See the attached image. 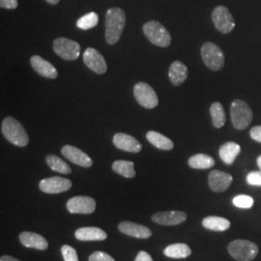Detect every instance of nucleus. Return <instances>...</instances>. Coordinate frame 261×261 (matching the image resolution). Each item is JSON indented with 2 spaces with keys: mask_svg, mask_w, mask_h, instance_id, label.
Returning <instances> with one entry per match:
<instances>
[{
  "mask_svg": "<svg viewBox=\"0 0 261 261\" xmlns=\"http://www.w3.org/2000/svg\"><path fill=\"white\" fill-rule=\"evenodd\" d=\"M126 24L125 12L120 8H111L106 14V40L108 44L115 45L121 38Z\"/></svg>",
  "mask_w": 261,
  "mask_h": 261,
  "instance_id": "1",
  "label": "nucleus"
},
{
  "mask_svg": "<svg viewBox=\"0 0 261 261\" xmlns=\"http://www.w3.org/2000/svg\"><path fill=\"white\" fill-rule=\"evenodd\" d=\"M1 132L4 138L16 146L24 147L29 142L27 130L18 120L13 117H6L2 121Z\"/></svg>",
  "mask_w": 261,
  "mask_h": 261,
  "instance_id": "2",
  "label": "nucleus"
},
{
  "mask_svg": "<svg viewBox=\"0 0 261 261\" xmlns=\"http://www.w3.org/2000/svg\"><path fill=\"white\" fill-rule=\"evenodd\" d=\"M143 33L150 42L161 47H167L171 43L168 29L157 20H150L143 25Z\"/></svg>",
  "mask_w": 261,
  "mask_h": 261,
  "instance_id": "3",
  "label": "nucleus"
},
{
  "mask_svg": "<svg viewBox=\"0 0 261 261\" xmlns=\"http://www.w3.org/2000/svg\"><path fill=\"white\" fill-rule=\"evenodd\" d=\"M229 254L238 261H252L258 254V247L255 243L238 239L230 243L227 247Z\"/></svg>",
  "mask_w": 261,
  "mask_h": 261,
  "instance_id": "4",
  "label": "nucleus"
},
{
  "mask_svg": "<svg viewBox=\"0 0 261 261\" xmlns=\"http://www.w3.org/2000/svg\"><path fill=\"white\" fill-rule=\"evenodd\" d=\"M231 121L237 130L246 129L252 121L253 113L250 106L242 100H234L230 107Z\"/></svg>",
  "mask_w": 261,
  "mask_h": 261,
  "instance_id": "5",
  "label": "nucleus"
},
{
  "mask_svg": "<svg viewBox=\"0 0 261 261\" xmlns=\"http://www.w3.org/2000/svg\"><path fill=\"white\" fill-rule=\"evenodd\" d=\"M202 60L210 70L220 71L224 65V55L222 48L212 42L203 44L200 49Z\"/></svg>",
  "mask_w": 261,
  "mask_h": 261,
  "instance_id": "6",
  "label": "nucleus"
},
{
  "mask_svg": "<svg viewBox=\"0 0 261 261\" xmlns=\"http://www.w3.org/2000/svg\"><path fill=\"white\" fill-rule=\"evenodd\" d=\"M134 95L140 106L145 109H154L158 106V95L149 84L143 82L134 86Z\"/></svg>",
  "mask_w": 261,
  "mask_h": 261,
  "instance_id": "7",
  "label": "nucleus"
},
{
  "mask_svg": "<svg viewBox=\"0 0 261 261\" xmlns=\"http://www.w3.org/2000/svg\"><path fill=\"white\" fill-rule=\"evenodd\" d=\"M54 50L65 60H76L81 55V46L68 38H57L54 42Z\"/></svg>",
  "mask_w": 261,
  "mask_h": 261,
  "instance_id": "8",
  "label": "nucleus"
},
{
  "mask_svg": "<svg viewBox=\"0 0 261 261\" xmlns=\"http://www.w3.org/2000/svg\"><path fill=\"white\" fill-rule=\"evenodd\" d=\"M212 20L216 28L223 34L230 33L235 28L233 16L224 6H217L212 13Z\"/></svg>",
  "mask_w": 261,
  "mask_h": 261,
  "instance_id": "9",
  "label": "nucleus"
},
{
  "mask_svg": "<svg viewBox=\"0 0 261 261\" xmlns=\"http://www.w3.org/2000/svg\"><path fill=\"white\" fill-rule=\"evenodd\" d=\"M66 207L72 214H92L96 210V201L90 196H75L68 200Z\"/></svg>",
  "mask_w": 261,
  "mask_h": 261,
  "instance_id": "10",
  "label": "nucleus"
},
{
  "mask_svg": "<svg viewBox=\"0 0 261 261\" xmlns=\"http://www.w3.org/2000/svg\"><path fill=\"white\" fill-rule=\"evenodd\" d=\"M39 188L46 194H60L70 190L72 188V182L66 178L54 176L41 180Z\"/></svg>",
  "mask_w": 261,
  "mask_h": 261,
  "instance_id": "11",
  "label": "nucleus"
},
{
  "mask_svg": "<svg viewBox=\"0 0 261 261\" xmlns=\"http://www.w3.org/2000/svg\"><path fill=\"white\" fill-rule=\"evenodd\" d=\"M84 61L85 65L96 74L102 75L108 70L107 62L103 56L93 47L86 48L84 54Z\"/></svg>",
  "mask_w": 261,
  "mask_h": 261,
  "instance_id": "12",
  "label": "nucleus"
},
{
  "mask_svg": "<svg viewBox=\"0 0 261 261\" xmlns=\"http://www.w3.org/2000/svg\"><path fill=\"white\" fill-rule=\"evenodd\" d=\"M233 178L229 174L221 170H212L208 175V184L210 189L216 193L226 191L232 183Z\"/></svg>",
  "mask_w": 261,
  "mask_h": 261,
  "instance_id": "13",
  "label": "nucleus"
},
{
  "mask_svg": "<svg viewBox=\"0 0 261 261\" xmlns=\"http://www.w3.org/2000/svg\"><path fill=\"white\" fill-rule=\"evenodd\" d=\"M62 155L73 164L83 168H90L93 165V161L86 153L72 145H65L61 149Z\"/></svg>",
  "mask_w": 261,
  "mask_h": 261,
  "instance_id": "14",
  "label": "nucleus"
},
{
  "mask_svg": "<svg viewBox=\"0 0 261 261\" xmlns=\"http://www.w3.org/2000/svg\"><path fill=\"white\" fill-rule=\"evenodd\" d=\"M113 144L118 149L132 153H139L142 149V146L139 140H136L130 135L123 133H117L114 135Z\"/></svg>",
  "mask_w": 261,
  "mask_h": 261,
  "instance_id": "15",
  "label": "nucleus"
},
{
  "mask_svg": "<svg viewBox=\"0 0 261 261\" xmlns=\"http://www.w3.org/2000/svg\"><path fill=\"white\" fill-rule=\"evenodd\" d=\"M186 220L187 214L182 211L160 212L152 216V221L162 225H176L184 223Z\"/></svg>",
  "mask_w": 261,
  "mask_h": 261,
  "instance_id": "16",
  "label": "nucleus"
},
{
  "mask_svg": "<svg viewBox=\"0 0 261 261\" xmlns=\"http://www.w3.org/2000/svg\"><path fill=\"white\" fill-rule=\"evenodd\" d=\"M30 64L34 69V71L42 76H45L47 79H56L58 75L56 67L41 56H32L30 58Z\"/></svg>",
  "mask_w": 261,
  "mask_h": 261,
  "instance_id": "17",
  "label": "nucleus"
},
{
  "mask_svg": "<svg viewBox=\"0 0 261 261\" xmlns=\"http://www.w3.org/2000/svg\"><path fill=\"white\" fill-rule=\"evenodd\" d=\"M118 229L122 233L135 238L147 239L152 236V231L147 226L132 222H122L118 224Z\"/></svg>",
  "mask_w": 261,
  "mask_h": 261,
  "instance_id": "18",
  "label": "nucleus"
},
{
  "mask_svg": "<svg viewBox=\"0 0 261 261\" xmlns=\"http://www.w3.org/2000/svg\"><path fill=\"white\" fill-rule=\"evenodd\" d=\"M19 242L27 248H32L40 251H45L48 247L47 240L40 234L24 231L19 234Z\"/></svg>",
  "mask_w": 261,
  "mask_h": 261,
  "instance_id": "19",
  "label": "nucleus"
},
{
  "mask_svg": "<svg viewBox=\"0 0 261 261\" xmlns=\"http://www.w3.org/2000/svg\"><path fill=\"white\" fill-rule=\"evenodd\" d=\"M75 236L80 241H103L108 238L105 230L95 226L81 227L75 230Z\"/></svg>",
  "mask_w": 261,
  "mask_h": 261,
  "instance_id": "20",
  "label": "nucleus"
},
{
  "mask_svg": "<svg viewBox=\"0 0 261 261\" xmlns=\"http://www.w3.org/2000/svg\"><path fill=\"white\" fill-rule=\"evenodd\" d=\"M189 72L187 66L181 61L173 62L168 70V76L171 84L175 86L183 84L188 77Z\"/></svg>",
  "mask_w": 261,
  "mask_h": 261,
  "instance_id": "21",
  "label": "nucleus"
},
{
  "mask_svg": "<svg viewBox=\"0 0 261 261\" xmlns=\"http://www.w3.org/2000/svg\"><path fill=\"white\" fill-rule=\"evenodd\" d=\"M240 151H241V147L239 144L229 141L221 146L219 154H220V158L222 159L224 164L232 165L235 159L237 158V156L239 155Z\"/></svg>",
  "mask_w": 261,
  "mask_h": 261,
  "instance_id": "22",
  "label": "nucleus"
},
{
  "mask_svg": "<svg viewBox=\"0 0 261 261\" xmlns=\"http://www.w3.org/2000/svg\"><path fill=\"white\" fill-rule=\"evenodd\" d=\"M230 222L223 218V217H217V216H210L206 217L202 221V225L213 231H225L230 227Z\"/></svg>",
  "mask_w": 261,
  "mask_h": 261,
  "instance_id": "23",
  "label": "nucleus"
},
{
  "mask_svg": "<svg viewBox=\"0 0 261 261\" xmlns=\"http://www.w3.org/2000/svg\"><path fill=\"white\" fill-rule=\"evenodd\" d=\"M146 139L151 144H153L159 149L168 151V150L172 149L174 146L172 140H169L166 136L160 134L158 132H155V130H149L146 134Z\"/></svg>",
  "mask_w": 261,
  "mask_h": 261,
  "instance_id": "24",
  "label": "nucleus"
},
{
  "mask_svg": "<svg viewBox=\"0 0 261 261\" xmlns=\"http://www.w3.org/2000/svg\"><path fill=\"white\" fill-rule=\"evenodd\" d=\"M164 253L168 257L179 259V258H186L188 256H190L192 253V250L186 244L176 243V244L168 246L164 250Z\"/></svg>",
  "mask_w": 261,
  "mask_h": 261,
  "instance_id": "25",
  "label": "nucleus"
},
{
  "mask_svg": "<svg viewBox=\"0 0 261 261\" xmlns=\"http://www.w3.org/2000/svg\"><path fill=\"white\" fill-rule=\"evenodd\" d=\"M189 166L196 169H207L215 166V160L206 154H196L188 161Z\"/></svg>",
  "mask_w": 261,
  "mask_h": 261,
  "instance_id": "26",
  "label": "nucleus"
},
{
  "mask_svg": "<svg viewBox=\"0 0 261 261\" xmlns=\"http://www.w3.org/2000/svg\"><path fill=\"white\" fill-rule=\"evenodd\" d=\"M112 169L125 178H134L136 176L135 164L130 161H115L112 164Z\"/></svg>",
  "mask_w": 261,
  "mask_h": 261,
  "instance_id": "27",
  "label": "nucleus"
},
{
  "mask_svg": "<svg viewBox=\"0 0 261 261\" xmlns=\"http://www.w3.org/2000/svg\"><path fill=\"white\" fill-rule=\"evenodd\" d=\"M210 114L212 117V123L216 128L220 129L224 127L226 116H225V112L222 103L219 102L212 103L210 107Z\"/></svg>",
  "mask_w": 261,
  "mask_h": 261,
  "instance_id": "28",
  "label": "nucleus"
},
{
  "mask_svg": "<svg viewBox=\"0 0 261 261\" xmlns=\"http://www.w3.org/2000/svg\"><path fill=\"white\" fill-rule=\"evenodd\" d=\"M47 166L53 169L54 171L62 173V174H69L71 173L72 169L69 165L64 162L62 159L57 157L56 155H47L46 158Z\"/></svg>",
  "mask_w": 261,
  "mask_h": 261,
  "instance_id": "29",
  "label": "nucleus"
},
{
  "mask_svg": "<svg viewBox=\"0 0 261 261\" xmlns=\"http://www.w3.org/2000/svg\"><path fill=\"white\" fill-rule=\"evenodd\" d=\"M99 22V16L95 12H90L77 19L76 27L83 30H88L95 28Z\"/></svg>",
  "mask_w": 261,
  "mask_h": 261,
  "instance_id": "30",
  "label": "nucleus"
},
{
  "mask_svg": "<svg viewBox=\"0 0 261 261\" xmlns=\"http://www.w3.org/2000/svg\"><path fill=\"white\" fill-rule=\"evenodd\" d=\"M232 203L234 206L242 209H250L252 208L254 200L252 196H247V195H239L235 196L232 199Z\"/></svg>",
  "mask_w": 261,
  "mask_h": 261,
  "instance_id": "31",
  "label": "nucleus"
},
{
  "mask_svg": "<svg viewBox=\"0 0 261 261\" xmlns=\"http://www.w3.org/2000/svg\"><path fill=\"white\" fill-rule=\"evenodd\" d=\"M61 253L63 255L64 261H79L77 252L73 247L69 245H64L61 248Z\"/></svg>",
  "mask_w": 261,
  "mask_h": 261,
  "instance_id": "32",
  "label": "nucleus"
},
{
  "mask_svg": "<svg viewBox=\"0 0 261 261\" xmlns=\"http://www.w3.org/2000/svg\"><path fill=\"white\" fill-rule=\"evenodd\" d=\"M247 183L252 186H261V170L252 171L247 175Z\"/></svg>",
  "mask_w": 261,
  "mask_h": 261,
  "instance_id": "33",
  "label": "nucleus"
},
{
  "mask_svg": "<svg viewBox=\"0 0 261 261\" xmlns=\"http://www.w3.org/2000/svg\"><path fill=\"white\" fill-rule=\"evenodd\" d=\"M88 261H115L110 254L103 252H95L89 256Z\"/></svg>",
  "mask_w": 261,
  "mask_h": 261,
  "instance_id": "34",
  "label": "nucleus"
},
{
  "mask_svg": "<svg viewBox=\"0 0 261 261\" xmlns=\"http://www.w3.org/2000/svg\"><path fill=\"white\" fill-rule=\"evenodd\" d=\"M18 5V0H0V6L3 9H16Z\"/></svg>",
  "mask_w": 261,
  "mask_h": 261,
  "instance_id": "35",
  "label": "nucleus"
},
{
  "mask_svg": "<svg viewBox=\"0 0 261 261\" xmlns=\"http://www.w3.org/2000/svg\"><path fill=\"white\" fill-rule=\"evenodd\" d=\"M250 135L252 139L261 143V126H255L251 129Z\"/></svg>",
  "mask_w": 261,
  "mask_h": 261,
  "instance_id": "36",
  "label": "nucleus"
},
{
  "mask_svg": "<svg viewBox=\"0 0 261 261\" xmlns=\"http://www.w3.org/2000/svg\"><path fill=\"white\" fill-rule=\"evenodd\" d=\"M135 261H153V259H152V257H151V255L148 252L141 251V252L138 253Z\"/></svg>",
  "mask_w": 261,
  "mask_h": 261,
  "instance_id": "37",
  "label": "nucleus"
},
{
  "mask_svg": "<svg viewBox=\"0 0 261 261\" xmlns=\"http://www.w3.org/2000/svg\"><path fill=\"white\" fill-rule=\"evenodd\" d=\"M0 261H20L19 259H17V258H15V257H13V256H10V255H2L1 256V258H0Z\"/></svg>",
  "mask_w": 261,
  "mask_h": 261,
  "instance_id": "38",
  "label": "nucleus"
},
{
  "mask_svg": "<svg viewBox=\"0 0 261 261\" xmlns=\"http://www.w3.org/2000/svg\"><path fill=\"white\" fill-rule=\"evenodd\" d=\"M48 4H51V5H56L59 3L60 0H46Z\"/></svg>",
  "mask_w": 261,
  "mask_h": 261,
  "instance_id": "39",
  "label": "nucleus"
},
{
  "mask_svg": "<svg viewBox=\"0 0 261 261\" xmlns=\"http://www.w3.org/2000/svg\"><path fill=\"white\" fill-rule=\"evenodd\" d=\"M257 165H258V167H259L261 170V155L257 158Z\"/></svg>",
  "mask_w": 261,
  "mask_h": 261,
  "instance_id": "40",
  "label": "nucleus"
}]
</instances>
